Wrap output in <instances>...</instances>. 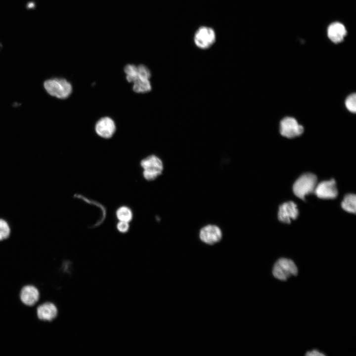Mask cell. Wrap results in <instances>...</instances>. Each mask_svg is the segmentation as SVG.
Here are the masks:
<instances>
[{
  "instance_id": "cell-1",
  "label": "cell",
  "mask_w": 356,
  "mask_h": 356,
  "mask_svg": "<svg viewBox=\"0 0 356 356\" xmlns=\"http://www.w3.org/2000/svg\"><path fill=\"white\" fill-rule=\"evenodd\" d=\"M44 87L49 95L60 99H67L73 91L70 82L62 78L48 79L44 82Z\"/></svg>"
},
{
  "instance_id": "cell-2",
  "label": "cell",
  "mask_w": 356,
  "mask_h": 356,
  "mask_svg": "<svg viewBox=\"0 0 356 356\" xmlns=\"http://www.w3.org/2000/svg\"><path fill=\"white\" fill-rule=\"evenodd\" d=\"M217 34L215 29L208 26H201L195 31L193 41L196 47L201 50H207L215 44Z\"/></svg>"
},
{
  "instance_id": "cell-3",
  "label": "cell",
  "mask_w": 356,
  "mask_h": 356,
  "mask_svg": "<svg viewBox=\"0 0 356 356\" xmlns=\"http://www.w3.org/2000/svg\"><path fill=\"white\" fill-rule=\"evenodd\" d=\"M140 166L143 169V177L149 181L153 180L158 178L163 170L162 160L153 154L143 159L140 162Z\"/></svg>"
},
{
  "instance_id": "cell-4",
  "label": "cell",
  "mask_w": 356,
  "mask_h": 356,
  "mask_svg": "<svg viewBox=\"0 0 356 356\" xmlns=\"http://www.w3.org/2000/svg\"><path fill=\"white\" fill-rule=\"evenodd\" d=\"M317 178L312 173L302 175L293 185V192L299 198L304 200L306 195L314 192L316 185Z\"/></svg>"
},
{
  "instance_id": "cell-5",
  "label": "cell",
  "mask_w": 356,
  "mask_h": 356,
  "mask_svg": "<svg viewBox=\"0 0 356 356\" xmlns=\"http://www.w3.org/2000/svg\"><path fill=\"white\" fill-rule=\"evenodd\" d=\"M298 268L293 261L287 258H280L274 264L272 274L277 279L286 280L289 277L297 274Z\"/></svg>"
},
{
  "instance_id": "cell-6",
  "label": "cell",
  "mask_w": 356,
  "mask_h": 356,
  "mask_svg": "<svg viewBox=\"0 0 356 356\" xmlns=\"http://www.w3.org/2000/svg\"><path fill=\"white\" fill-rule=\"evenodd\" d=\"M95 133L99 137L111 138L115 134L116 125L114 120L109 116H104L99 119L95 124Z\"/></svg>"
},
{
  "instance_id": "cell-7",
  "label": "cell",
  "mask_w": 356,
  "mask_h": 356,
  "mask_svg": "<svg viewBox=\"0 0 356 356\" xmlns=\"http://www.w3.org/2000/svg\"><path fill=\"white\" fill-rule=\"evenodd\" d=\"M303 132V127L294 118L287 117L281 121L280 132L285 137L293 138L300 135Z\"/></svg>"
},
{
  "instance_id": "cell-8",
  "label": "cell",
  "mask_w": 356,
  "mask_h": 356,
  "mask_svg": "<svg viewBox=\"0 0 356 356\" xmlns=\"http://www.w3.org/2000/svg\"><path fill=\"white\" fill-rule=\"evenodd\" d=\"M199 238L207 244L214 245L221 240L222 232L221 228L216 225H207L200 229Z\"/></svg>"
},
{
  "instance_id": "cell-9",
  "label": "cell",
  "mask_w": 356,
  "mask_h": 356,
  "mask_svg": "<svg viewBox=\"0 0 356 356\" xmlns=\"http://www.w3.org/2000/svg\"><path fill=\"white\" fill-rule=\"evenodd\" d=\"M58 313L57 306L51 302H45L37 306V316L41 321L51 322L57 317Z\"/></svg>"
},
{
  "instance_id": "cell-10",
  "label": "cell",
  "mask_w": 356,
  "mask_h": 356,
  "mask_svg": "<svg viewBox=\"0 0 356 356\" xmlns=\"http://www.w3.org/2000/svg\"><path fill=\"white\" fill-rule=\"evenodd\" d=\"M40 294L38 289L33 285L27 284L21 289L19 299L23 304L28 307L36 305L39 302Z\"/></svg>"
},
{
  "instance_id": "cell-11",
  "label": "cell",
  "mask_w": 356,
  "mask_h": 356,
  "mask_svg": "<svg viewBox=\"0 0 356 356\" xmlns=\"http://www.w3.org/2000/svg\"><path fill=\"white\" fill-rule=\"evenodd\" d=\"M314 192L320 198L333 199L337 197L338 191L334 179L323 181L316 185Z\"/></svg>"
},
{
  "instance_id": "cell-12",
  "label": "cell",
  "mask_w": 356,
  "mask_h": 356,
  "mask_svg": "<svg viewBox=\"0 0 356 356\" xmlns=\"http://www.w3.org/2000/svg\"><path fill=\"white\" fill-rule=\"evenodd\" d=\"M298 214L296 204L292 201L287 202L279 206L278 218L283 222L290 223L291 220L297 218Z\"/></svg>"
},
{
  "instance_id": "cell-13",
  "label": "cell",
  "mask_w": 356,
  "mask_h": 356,
  "mask_svg": "<svg viewBox=\"0 0 356 356\" xmlns=\"http://www.w3.org/2000/svg\"><path fill=\"white\" fill-rule=\"evenodd\" d=\"M329 38L334 43L341 42L347 34L345 26L341 23L335 22L329 25L327 30Z\"/></svg>"
},
{
  "instance_id": "cell-14",
  "label": "cell",
  "mask_w": 356,
  "mask_h": 356,
  "mask_svg": "<svg viewBox=\"0 0 356 356\" xmlns=\"http://www.w3.org/2000/svg\"><path fill=\"white\" fill-rule=\"evenodd\" d=\"M152 89L150 79L138 78L132 84V90L136 93H146L150 92Z\"/></svg>"
},
{
  "instance_id": "cell-15",
  "label": "cell",
  "mask_w": 356,
  "mask_h": 356,
  "mask_svg": "<svg viewBox=\"0 0 356 356\" xmlns=\"http://www.w3.org/2000/svg\"><path fill=\"white\" fill-rule=\"evenodd\" d=\"M124 72L126 79L129 83L133 84L138 79L137 66L134 64H126L124 67Z\"/></svg>"
},
{
  "instance_id": "cell-16",
  "label": "cell",
  "mask_w": 356,
  "mask_h": 356,
  "mask_svg": "<svg viewBox=\"0 0 356 356\" xmlns=\"http://www.w3.org/2000/svg\"><path fill=\"white\" fill-rule=\"evenodd\" d=\"M356 197L355 194H349L345 196L341 203L342 208L350 213H356Z\"/></svg>"
},
{
  "instance_id": "cell-17",
  "label": "cell",
  "mask_w": 356,
  "mask_h": 356,
  "mask_svg": "<svg viewBox=\"0 0 356 356\" xmlns=\"http://www.w3.org/2000/svg\"><path fill=\"white\" fill-rule=\"evenodd\" d=\"M116 216L119 221L129 222L133 218V213L129 207L124 206L118 209Z\"/></svg>"
},
{
  "instance_id": "cell-18",
  "label": "cell",
  "mask_w": 356,
  "mask_h": 356,
  "mask_svg": "<svg viewBox=\"0 0 356 356\" xmlns=\"http://www.w3.org/2000/svg\"><path fill=\"white\" fill-rule=\"evenodd\" d=\"M10 234V228L6 222L0 219V241L8 238Z\"/></svg>"
},
{
  "instance_id": "cell-19",
  "label": "cell",
  "mask_w": 356,
  "mask_h": 356,
  "mask_svg": "<svg viewBox=\"0 0 356 356\" xmlns=\"http://www.w3.org/2000/svg\"><path fill=\"white\" fill-rule=\"evenodd\" d=\"M345 105L347 109L352 112L356 111V95L352 93L349 95L345 100Z\"/></svg>"
},
{
  "instance_id": "cell-20",
  "label": "cell",
  "mask_w": 356,
  "mask_h": 356,
  "mask_svg": "<svg viewBox=\"0 0 356 356\" xmlns=\"http://www.w3.org/2000/svg\"><path fill=\"white\" fill-rule=\"evenodd\" d=\"M129 223L126 222L119 221L117 224V228L121 233H125L129 229Z\"/></svg>"
},
{
  "instance_id": "cell-21",
  "label": "cell",
  "mask_w": 356,
  "mask_h": 356,
  "mask_svg": "<svg viewBox=\"0 0 356 356\" xmlns=\"http://www.w3.org/2000/svg\"><path fill=\"white\" fill-rule=\"evenodd\" d=\"M306 355L307 356H324V354L320 353L316 350H313L312 351H309L307 353Z\"/></svg>"
}]
</instances>
